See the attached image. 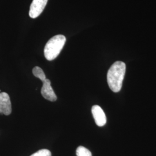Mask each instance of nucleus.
Here are the masks:
<instances>
[{"mask_svg":"<svg viewBox=\"0 0 156 156\" xmlns=\"http://www.w3.org/2000/svg\"><path fill=\"white\" fill-rule=\"evenodd\" d=\"M33 75L37 78H39L41 80L44 82L46 79L45 73L43 71V70L39 67H35L33 69Z\"/></svg>","mask_w":156,"mask_h":156,"instance_id":"7","label":"nucleus"},{"mask_svg":"<svg viewBox=\"0 0 156 156\" xmlns=\"http://www.w3.org/2000/svg\"><path fill=\"white\" fill-rule=\"evenodd\" d=\"M12 112L11 102L6 93H0V113L9 115Z\"/></svg>","mask_w":156,"mask_h":156,"instance_id":"4","label":"nucleus"},{"mask_svg":"<svg viewBox=\"0 0 156 156\" xmlns=\"http://www.w3.org/2000/svg\"><path fill=\"white\" fill-rule=\"evenodd\" d=\"M48 0H33L29 11V16L32 19H35L44 10Z\"/></svg>","mask_w":156,"mask_h":156,"instance_id":"3","label":"nucleus"},{"mask_svg":"<svg viewBox=\"0 0 156 156\" xmlns=\"http://www.w3.org/2000/svg\"><path fill=\"white\" fill-rule=\"evenodd\" d=\"M126 69V64L120 61L113 63L109 69L107 73V82L112 91L117 93L120 91L123 85Z\"/></svg>","mask_w":156,"mask_h":156,"instance_id":"1","label":"nucleus"},{"mask_svg":"<svg viewBox=\"0 0 156 156\" xmlns=\"http://www.w3.org/2000/svg\"><path fill=\"white\" fill-rule=\"evenodd\" d=\"M91 112L95 122L99 127H102L106 123V115L102 109L98 105H94L91 108Z\"/></svg>","mask_w":156,"mask_h":156,"instance_id":"6","label":"nucleus"},{"mask_svg":"<svg viewBox=\"0 0 156 156\" xmlns=\"http://www.w3.org/2000/svg\"><path fill=\"white\" fill-rule=\"evenodd\" d=\"M66 42V38L62 35H57L50 38L45 45L44 55L46 60H53L59 55Z\"/></svg>","mask_w":156,"mask_h":156,"instance_id":"2","label":"nucleus"},{"mask_svg":"<svg viewBox=\"0 0 156 156\" xmlns=\"http://www.w3.org/2000/svg\"><path fill=\"white\" fill-rule=\"evenodd\" d=\"M76 153L77 156H92L91 151L82 146L78 147Z\"/></svg>","mask_w":156,"mask_h":156,"instance_id":"8","label":"nucleus"},{"mask_svg":"<svg viewBox=\"0 0 156 156\" xmlns=\"http://www.w3.org/2000/svg\"><path fill=\"white\" fill-rule=\"evenodd\" d=\"M30 156H51V154L48 149H41Z\"/></svg>","mask_w":156,"mask_h":156,"instance_id":"9","label":"nucleus"},{"mask_svg":"<svg viewBox=\"0 0 156 156\" xmlns=\"http://www.w3.org/2000/svg\"><path fill=\"white\" fill-rule=\"evenodd\" d=\"M41 94L46 100L51 102L57 100V96L51 86L50 80L48 79H46L44 82H43L42 87L41 89Z\"/></svg>","mask_w":156,"mask_h":156,"instance_id":"5","label":"nucleus"}]
</instances>
